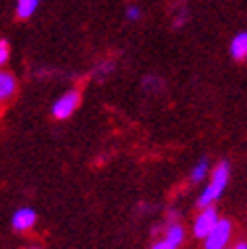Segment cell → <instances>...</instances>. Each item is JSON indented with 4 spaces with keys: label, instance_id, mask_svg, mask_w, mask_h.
Listing matches in <instances>:
<instances>
[{
    "label": "cell",
    "instance_id": "cell-7",
    "mask_svg": "<svg viewBox=\"0 0 247 249\" xmlns=\"http://www.w3.org/2000/svg\"><path fill=\"white\" fill-rule=\"evenodd\" d=\"M229 51H231V57L235 59V61L247 59V33H239L235 39L231 41Z\"/></svg>",
    "mask_w": 247,
    "mask_h": 249
},
{
    "label": "cell",
    "instance_id": "cell-2",
    "mask_svg": "<svg viewBox=\"0 0 247 249\" xmlns=\"http://www.w3.org/2000/svg\"><path fill=\"white\" fill-rule=\"evenodd\" d=\"M217 221H219V213H217V207H215V205L201 209V213L196 215L194 225H193L194 237H196V239H205L207 235L213 231V227L217 225Z\"/></svg>",
    "mask_w": 247,
    "mask_h": 249
},
{
    "label": "cell",
    "instance_id": "cell-9",
    "mask_svg": "<svg viewBox=\"0 0 247 249\" xmlns=\"http://www.w3.org/2000/svg\"><path fill=\"white\" fill-rule=\"evenodd\" d=\"M41 0H17V18L24 20L35 15V10L39 8Z\"/></svg>",
    "mask_w": 247,
    "mask_h": 249
},
{
    "label": "cell",
    "instance_id": "cell-10",
    "mask_svg": "<svg viewBox=\"0 0 247 249\" xmlns=\"http://www.w3.org/2000/svg\"><path fill=\"white\" fill-rule=\"evenodd\" d=\"M207 172H209V160L203 158L199 164H196L191 172V182H201L205 177H207Z\"/></svg>",
    "mask_w": 247,
    "mask_h": 249
},
{
    "label": "cell",
    "instance_id": "cell-15",
    "mask_svg": "<svg viewBox=\"0 0 247 249\" xmlns=\"http://www.w3.org/2000/svg\"><path fill=\"white\" fill-rule=\"evenodd\" d=\"M29 249H35V247H29Z\"/></svg>",
    "mask_w": 247,
    "mask_h": 249
},
{
    "label": "cell",
    "instance_id": "cell-12",
    "mask_svg": "<svg viewBox=\"0 0 247 249\" xmlns=\"http://www.w3.org/2000/svg\"><path fill=\"white\" fill-rule=\"evenodd\" d=\"M126 17H128L130 20H138V18H140V8H138V6H128Z\"/></svg>",
    "mask_w": 247,
    "mask_h": 249
},
{
    "label": "cell",
    "instance_id": "cell-8",
    "mask_svg": "<svg viewBox=\"0 0 247 249\" xmlns=\"http://www.w3.org/2000/svg\"><path fill=\"white\" fill-rule=\"evenodd\" d=\"M164 241H166L172 249H178L180 243L184 241V229L178 225V223H175V225H168L166 235H164Z\"/></svg>",
    "mask_w": 247,
    "mask_h": 249
},
{
    "label": "cell",
    "instance_id": "cell-3",
    "mask_svg": "<svg viewBox=\"0 0 247 249\" xmlns=\"http://www.w3.org/2000/svg\"><path fill=\"white\" fill-rule=\"evenodd\" d=\"M79 102H81V93H79V91L71 89V91L63 93V95H61L57 102L53 104V107H51L53 118H55V120H67V118L73 114V111L77 109Z\"/></svg>",
    "mask_w": 247,
    "mask_h": 249
},
{
    "label": "cell",
    "instance_id": "cell-11",
    "mask_svg": "<svg viewBox=\"0 0 247 249\" xmlns=\"http://www.w3.org/2000/svg\"><path fill=\"white\" fill-rule=\"evenodd\" d=\"M8 57H10V47L6 41H0V69H2L8 63Z\"/></svg>",
    "mask_w": 247,
    "mask_h": 249
},
{
    "label": "cell",
    "instance_id": "cell-13",
    "mask_svg": "<svg viewBox=\"0 0 247 249\" xmlns=\"http://www.w3.org/2000/svg\"><path fill=\"white\" fill-rule=\"evenodd\" d=\"M150 249H172V247H170V245H168V243L162 239V241H156V243H154Z\"/></svg>",
    "mask_w": 247,
    "mask_h": 249
},
{
    "label": "cell",
    "instance_id": "cell-1",
    "mask_svg": "<svg viewBox=\"0 0 247 249\" xmlns=\"http://www.w3.org/2000/svg\"><path fill=\"white\" fill-rule=\"evenodd\" d=\"M227 182H229V162H221V164L211 172V182L205 186V191L201 193L199 201H196L199 209H205V207L215 205L217 198H221V195H223Z\"/></svg>",
    "mask_w": 247,
    "mask_h": 249
},
{
    "label": "cell",
    "instance_id": "cell-5",
    "mask_svg": "<svg viewBox=\"0 0 247 249\" xmlns=\"http://www.w3.org/2000/svg\"><path fill=\"white\" fill-rule=\"evenodd\" d=\"M12 229L18 231V233H24V231H31L36 223V213L33 209L24 207V209H18L15 215H12Z\"/></svg>",
    "mask_w": 247,
    "mask_h": 249
},
{
    "label": "cell",
    "instance_id": "cell-14",
    "mask_svg": "<svg viewBox=\"0 0 247 249\" xmlns=\"http://www.w3.org/2000/svg\"><path fill=\"white\" fill-rule=\"evenodd\" d=\"M233 249H247V243H245V241H239V243H237L235 247H233Z\"/></svg>",
    "mask_w": 247,
    "mask_h": 249
},
{
    "label": "cell",
    "instance_id": "cell-4",
    "mask_svg": "<svg viewBox=\"0 0 247 249\" xmlns=\"http://www.w3.org/2000/svg\"><path fill=\"white\" fill-rule=\"evenodd\" d=\"M231 231H233L231 221L219 219L213 231L205 237V249H225V245L229 243V237H231Z\"/></svg>",
    "mask_w": 247,
    "mask_h": 249
},
{
    "label": "cell",
    "instance_id": "cell-6",
    "mask_svg": "<svg viewBox=\"0 0 247 249\" xmlns=\"http://www.w3.org/2000/svg\"><path fill=\"white\" fill-rule=\"evenodd\" d=\"M17 95V77L12 73L0 69V107L6 106Z\"/></svg>",
    "mask_w": 247,
    "mask_h": 249
}]
</instances>
